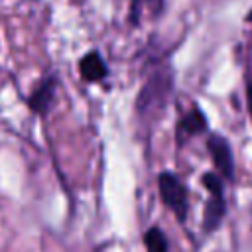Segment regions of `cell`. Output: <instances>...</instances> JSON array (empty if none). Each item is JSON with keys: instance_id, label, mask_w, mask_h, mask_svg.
Here are the masks:
<instances>
[{"instance_id": "52a82bcc", "label": "cell", "mask_w": 252, "mask_h": 252, "mask_svg": "<svg viewBox=\"0 0 252 252\" xmlns=\"http://www.w3.org/2000/svg\"><path fill=\"white\" fill-rule=\"evenodd\" d=\"M181 128L187 132V134H201L205 132L207 128V118L203 116V112L199 108L191 110L183 120H181Z\"/></svg>"}, {"instance_id": "277c9868", "label": "cell", "mask_w": 252, "mask_h": 252, "mask_svg": "<svg viewBox=\"0 0 252 252\" xmlns=\"http://www.w3.org/2000/svg\"><path fill=\"white\" fill-rule=\"evenodd\" d=\"M224 211H226V205H224V197H222V191L220 193H211V199L205 207V217H203V230L205 232H213L222 217H224Z\"/></svg>"}, {"instance_id": "6da1fadb", "label": "cell", "mask_w": 252, "mask_h": 252, "mask_svg": "<svg viewBox=\"0 0 252 252\" xmlns=\"http://www.w3.org/2000/svg\"><path fill=\"white\" fill-rule=\"evenodd\" d=\"M158 185H159V195H161L163 203L175 213V217L179 220H185L187 209H189V199H187V189L181 183V179L171 171H163L158 177Z\"/></svg>"}, {"instance_id": "3957f363", "label": "cell", "mask_w": 252, "mask_h": 252, "mask_svg": "<svg viewBox=\"0 0 252 252\" xmlns=\"http://www.w3.org/2000/svg\"><path fill=\"white\" fill-rule=\"evenodd\" d=\"M53 94H55V79L53 77H47L43 79L30 94L28 98V106L35 112V114H45L49 108H51V102H53Z\"/></svg>"}, {"instance_id": "8992f818", "label": "cell", "mask_w": 252, "mask_h": 252, "mask_svg": "<svg viewBox=\"0 0 252 252\" xmlns=\"http://www.w3.org/2000/svg\"><path fill=\"white\" fill-rule=\"evenodd\" d=\"M144 244L148 252H169L167 238L159 226H152L144 232Z\"/></svg>"}, {"instance_id": "5b68a950", "label": "cell", "mask_w": 252, "mask_h": 252, "mask_svg": "<svg viewBox=\"0 0 252 252\" xmlns=\"http://www.w3.org/2000/svg\"><path fill=\"white\" fill-rule=\"evenodd\" d=\"M79 73L85 81L94 83V81H100L106 75V65H104L102 57L96 51H91L79 61Z\"/></svg>"}, {"instance_id": "7a4b0ae2", "label": "cell", "mask_w": 252, "mask_h": 252, "mask_svg": "<svg viewBox=\"0 0 252 252\" xmlns=\"http://www.w3.org/2000/svg\"><path fill=\"white\" fill-rule=\"evenodd\" d=\"M209 152H211L213 161H215L217 169L220 171V175L230 179L232 171H234V163H232V154H230V148H228L226 140L219 138V136H213L209 140Z\"/></svg>"}, {"instance_id": "9c48e42d", "label": "cell", "mask_w": 252, "mask_h": 252, "mask_svg": "<svg viewBox=\"0 0 252 252\" xmlns=\"http://www.w3.org/2000/svg\"><path fill=\"white\" fill-rule=\"evenodd\" d=\"M246 96H248V110H250V116H252V85H248Z\"/></svg>"}, {"instance_id": "ba28073f", "label": "cell", "mask_w": 252, "mask_h": 252, "mask_svg": "<svg viewBox=\"0 0 252 252\" xmlns=\"http://www.w3.org/2000/svg\"><path fill=\"white\" fill-rule=\"evenodd\" d=\"M138 2L148 4V6H150V10H152L154 14H158V12L161 10V0H138Z\"/></svg>"}]
</instances>
